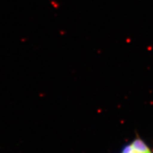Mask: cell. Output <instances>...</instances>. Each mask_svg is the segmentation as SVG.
Returning <instances> with one entry per match:
<instances>
[{
  "instance_id": "obj_1",
  "label": "cell",
  "mask_w": 153,
  "mask_h": 153,
  "mask_svg": "<svg viewBox=\"0 0 153 153\" xmlns=\"http://www.w3.org/2000/svg\"><path fill=\"white\" fill-rule=\"evenodd\" d=\"M122 153H152L149 148L140 138H137L131 144L124 147Z\"/></svg>"
}]
</instances>
